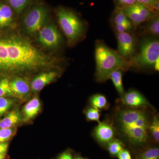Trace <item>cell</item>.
<instances>
[{
	"label": "cell",
	"mask_w": 159,
	"mask_h": 159,
	"mask_svg": "<svg viewBox=\"0 0 159 159\" xmlns=\"http://www.w3.org/2000/svg\"><path fill=\"white\" fill-rule=\"evenodd\" d=\"M56 60L22 36L0 39V71L16 74L37 70L53 65Z\"/></svg>",
	"instance_id": "6da1fadb"
},
{
	"label": "cell",
	"mask_w": 159,
	"mask_h": 159,
	"mask_svg": "<svg viewBox=\"0 0 159 159\" xmlns=\"http://www.w3.org/2000/svg\"><path fill=\"white\" fill-rule=\"evenodd\" d=\"M116 122L119 132L126 142L135 147L148 142L150 121L147 113L142 109H122L118 112Z\"/></svg>",
	"instance_id": "7a4b0ae2"
},
{
	"label": "cell",
	"mask_w": 159,
	"mask_h": 159,
	"mask_svg": "<svg viewBox=\"0 0 159 159\" xmlns=\"http://www.w3.org/2000/svg\"><path fill=\"white\" fill-rule=\"evenodd\" d=\"M95 77L97 82L107 81L111 72L115 70L121 69L125 72L131 68L129 61L121 57L116 50L109 48L100 40H98L95 43Z\"/></svg>",
	"instance_id": "3957f363"
},
{
	"label": "cell",
	"mask_w": 159,
	"mask_h": 159,
	"mask_svg": "<svg viewBox=\"0 0 159 159\" xmlns=\"http://www.w3.org/2000/svg\"><path fill=\"white\" fill-rule=\"evenodd\" d=\"M56 15L69 46H74L85 38L86 25L76 12L67 8L60 7L56 11Z\"/></svg>",
	"instance_id": "277c9868"
},
{
	"label": "cell",
	"mask_w": 159,
	"mask_h": 159,
	"mask_svg": "<svg viewBox=\"0 0 159 159\" xmlns=\"http://www.w3.org/2000/svg\"><path fill=\"white\" fill-rule=\"evenodd\" d=\"M139 50L129 61L132 67L145 69L153 67L159 59V41L154 37H146L139 42Z\"/></svg>",
	"instance_id": "5b68a950"
},
{
	"label": "cell",
	"mask_w": 159,
	"mask_h": 159,
	"mask_svg": "<svg viewBox=\"0 0 159 159\" xmlns=\"http://www.w3.org/2000/svg\"><path fill=\"white\" fill-rule=\"evenodd\" d=\"M48 10L43 6H37L30 9L23 20L24 27L30 34L38 33L45 25L48 17Z\"/></svg>",
	"instance_id": "8992f818"
},
{
	"label": "cell",
	"mask_w": 159,
	"mask_h": 159,
	"mask_svg": "<svg viewBox=\"0 0 159 159\" xmlns=\"http://www.w3.org/2000/svg\"><path fill=\"white\" fill-rule=\"evenodd\" d=\"M116 51L121 57L129 61L136 54L139 47L138 39L132 32L117 33Z\"/></svg>",
	"instance_id": "52a82bcc"
},
{
	"label": "cell",
	"mask_w": 159,
	"mask_h": 159,
	"mask_svg": "<svg viewBox=\"0 0 159 159\" xmlns=\"http://www.w3.org/2000/svg\"><path fill=\"white\" fill-rule=\"evenodd\" d=\"M38 40L47 48L56 49L62 43V37L56 26L52 24L45 25L38 32Z\"/></svg>",
	"instance_id": "ba28073f"
},
{
	"label": "cell",
	"mask_w": 159,
	"mask_h": 159,
	"mask_svg": "<svg viewBox=\"0 0 159 159\" xmlns=\"http://www.w3.org/2000/svg\"><path fill=\"white\" fill-rule=\"evenodd\" d=\"M122 10L132 23L135 30L142 24L151 19L156 14H159L138 3Z\"/></svg>",
	"instance_id": "9c48e42d"
},
{
	"label": "cell",
	"mask_w": 159,
	"mask_h": 159,
	"mask_svg": "<svg viewBox=\"0 0 159 159\" xmlns=\"http://www.w3.org/2000/svg\"><path fill=\"white\" fill-rule=\"evenodd\" d=\"M120 101L129 108L142 109L147 107H152L150 103L144 96L135 90H130L125 93L121 97Z\"/></svg>",
	"instance_id": "30bf717a"
},
{
	"label": "cell",
	"mask_w": 159,
	"mask_h": 159,
	"mask_svg": "<svg viewBox=\"0 0 159 159\" xmlns=\"http://www.w3.org/2000/svg\"><path fill=\"white\" fill-rule=\"evenodd\" d=\"M94 136L102 145H107L115 139V129L107 121L100 122L94 129Z\"/></svg>",
	"instance_id": "8fae6325"
},
{
	"label": "cell",
	"mask_w": 159,
	"mask_h": 159,
	"mask_svg": "<svg viewBox=\"0 0 159 159\" xmlns=\"http://www.w3.org/2000/svg\"><path fill=\"white\" fill-rule=\"evenodd\" d=\"M58 75L57 72L54 71L42 73L32 80L31 84V89L34 92L41 90L46 85L54 81Z\"/></svg>",
	"instance_id": "7c38bea8"
},
{
	"label": "cell",
	"mask_w": 159,
	"mask_h": 159,
	"mask_svg": "<svg viewBox=\"0 0 159 159\" xmlns=\"http://www.w3.org/2000/svg\"><path fill=\"white\" fill-rule=\"evenodd\" d=\"M138 32V35H150L157 37L159 34V14H156L151 19L146 22Z\"/></svg>",
	"instance_id": "4fadbf2b"
},
{
	"label": "cell",
	"mask_w": 159,
	"mask_h": 159,
	"mask_svg": "<svg viewBox=\"0 0 159 159\" xmlns=\"http://www.w3.org/2000/svg\"><path fill=\"white\" fill-rule=\"evenodd\" d=\"M9 85L13 95L26 96L30 91V87L28 81L21 77L15 78L9 82Z\"/></svg>",
	"instance_id": "5bb4252c"
},
{
	"label": "cell",
	"mask_w": 159,
	"mask_h": 159,
	"mask_svg": "<svg viewBox=\"0 0 159 159\" xmlns=\"http://www.w3.org/2000/svg\"><path fill=\"white\" fill-rule=\"evenodd\" d=\"M40 107V102L37 97H34L30 100L23 108L25 120L28 121L35 117L39 111Z\"/></svg>",
	"instance_id": "9a60e30c"
},
{
	"label": "cell",
	"mask_w": 159,
	"mask_h": 159,
	"mask_svg": "<svg viewBox=\"0 0 159 159\" xmlns=\"http://www.w3.org/2000/svg\"><path fill=\"white\" fill-rule=\"evenodd\" d=\"M13 20V14L10 6L0 4V28L9 27Z\"/></svg>",
	"instance_id": "2e32d148"
},
{
	"label": "cell",
	"mask_w": 159,
	"mask_h": 159,
	"mask_svg": "<svg viewBox=\"0 0 159 159\" xmlns=\"http://www.w3.org/2000/svg\"><path fill=\"white\" fill-rule=\"evenodd\" d=\"M124 72L121 69L115 70L111 72L109 78V79H111L112 81L115 88L121 97L125 93L123 84V73Z\"/></svg>",
	"instance_id": "e0dca14e"
},
{
	"label": "cell",
	"mask_w": 159,
	"mask_h": 159,
	"mask_svg": "<svg viewBox=\"0 0 159 159\" xmlns=\"http://www.w3.org/2000/svg\"><path fill=\"white\" fill-rule=\"evenodd\" d=\"M20 119V116L18 111H11L0 121V128H11L14 127L19 122Z\"/></svg>",
	"instance_id": "ac0fdd59"
},
{
	"label": "cell",
	"mask_w": 159,
	"mask_h": 159,
	"mask_svg": "<svg viewBox=\"0 0 159 159\" xmlns=\"http://www.w3.org/2000/svg\"><path fill=\"white\" fill-rule=\"evenodd\" d=\"M111 25H132V23L126 16L122 9L116 8L110 18Z\"/></svg>",
	"instance_id": "d6986e66"
},
{
	"label": "cell",
	"mask_w": 159,
	"mask_h": 159,
	"mask_svg": "<svg viewBox=\"0 0 159 159\" xmlns=\"http://www.w3.org/2000/svg\"><path fill=\"white\" fill-rule=\"evenodd\" d=\"M90 103L92 106L99 110H105L108 108V102L105 96L101 94L93 95L90 98Z\"/></svg>",
	"instance_id": "ffe728a7"
},
{
	"label": "cell",
	"mask_w": 159,
	"mask_h": 159,
	"mask_svg": "<svg viewBox=\"0 0 159 159\" xmlns=\"http://www.w3.org/2000/svg\"><path fill=\"white\" fill-rule=\"evenodd\" d=\"M137 159H159V149L157 147H150L139 153Z\"/></svg>",
	"instance_id": "44dd1931"
},
{
	"label": "cell",
	"mask_w": 159,
	"mask_h": 159,
	"mask_svg": "<svg viewBox=\"0 0 159 159\" xmlns=\"http://www.w3.org/2000/svg\"><path fill=\"white\" fill-rule=\"evenodd\" d=\"M10 7L17 14H20L30 3L31 0H7Z\"/></svg>",
	"instance_id": "7402d4cb"
},
{
	"label": "cell",
	"mask_w": 159,
	"mask_h": 159,
	"mask_svg": "<svg viewBox=\"0 0 159 159\" xmlns=\"http://www.w3.org/2000/svg\"><path fill=\"white\" fill-rule=\"evenodd\" d=\"M107 145L109 152L113 157L117 156V155L124 148V144L119 139H113Z\"/></svg>",
	"instance_id": "603a6c76"
},
{
	"label": "cell",
	"mask_w": 159,
	"mask_h": 159,
	"mask_svg": "<svg viewBox=\"0 0 159 159\" xmlns=\"http://www.w3.org/2000/svg\"><path fill=\"white\" fill-rule=\"evenodd\" d=\"M148 132L156 142L159 141V119L157 116H155L149 123Z\"/></svg>",
	"instance_id": "cb8c5ba5"
},
{
	"label": "cell",
	"mask_w": 159,
	"mask_h": 159,
	"mask_svg": "<svg viewBox=\"0 0 159 159\" xmlns=\"http://www.w3.org/2000/svg\"><path fill=\"white\" fill-rule=\"evenodd\" d=\"M86 118L89 121L100 122V117L101 116L100 110L95 108L92 106L88 107L84 111Z\"/></svg>",
	"instance_id": "d4e9b609"
},
{
	"label": "cell",
	"mask_w": 159,
	"mask_h": 159,
	"mask_svg": "<svg viewBox=\"0 0 159 159\" xmlns=\"http://www.w3.org/2000/svg\"><path fill=\"white\" fill-rule=\"evenodd\" d=\"M137 2L155 13L159 14V0H137Z\"/></svg>",
	"instance_id": "484cf974"
},
{
	"label": "cell",
	"mask_w": 159,
	"mask_h": 159,
	"mask_svg": "<svg viewBox=\"0 0 159 159\" xmlns=\"http://www.w3.org/2000/svg\"><path fill=\"white\" fill-rule=\"evenodd\" d=\"M9 82L7 78L0 80V97L13 95L10 89Z\"/></svg>",
	"instance_id": "4316f807"
},
{
	"label": "cell",
	"mask_w": 159,
	"mask_h": 159,
	"mask_svg": "<svg viewBox=\"0 0 159 159\" xmlns=\"http://www.w3.org/2000/svg\"><path fill=\"white\" fill-rule=\"evenodd\" d=\"M13 104V101L9 98L0 97V116L6 113Z\"/></svg>",
	"instance_id": "83f0119b"
},
{
	"label": "cell",
	"mask_w": 159,
	"mask_h": 159,
	"mask_svg": "<svg viewBox=\"0 0 159 159\" xmlns=\"http://www.w3.org/2000/svg\"><path fill=\"white\" fill-rule=\"evenodd\" d=\"M14 131L11 128L1 129H0V143L6 142L11 139L14 134Z\"/></svg>",
	"instance_id": "f1b7e54d"
},
{
	"label": "cell",
	"mask_w": 159,
	"mask_h": 159,
	"mask_svg": "<svg viewBox=\"0 0 159 159\" xmlns=\"http://www.w3.org/2000/svg\"><path fill=\"white\" fill-rule=\"evenodd\" d=\"M116 8L123 9L137 3V0H114Z\"/></svg>",
	"instance_id": "f546056e"
},
{
	"label": "cell",
	"mask_w": 159,
	"mask_h": 159,
	"mask_svg": "<svg viewBox=\"0 0 159 159\" xmlns=\"http://www.w3.org/2000/svg\"><path fill=\"white\" fill-rule=\"evenodd\" d=\"M118 159H132L130 152L127 149L123 148V149L116 156Z\"/></svg>",
	"instance_id": "4dcf8cb0"
},
{
	"label": "cell",
	"mask_w": 159,
	"mask_h": 159,
	"mask_svg": "<svg viewBox=\"0 0 159 159\" xmlns=\"http://www.w3.org/2000/svg\"><path fill=\"white\" fill-rule=\"evenodd\" d=\"M8 143L7 142L0 143V153L6 154L8 148Z\"/></svg>",
	"instance_id": "1f68e13d"
},
{
	"label": "cell",
	"mask_w": 159,
	"mask_h": 159,
	"mask_svg": "<svg viewBox=\"0 0 159 159\" xmlns=\"http://www.w3.org/2000/svg\"><path fill=\"white\" fill-rule=\"evenodd\" d=\"M58 159H73L72 154L70 152L66 151L63 152L58 157Z\"/></svg>",
	"instance_id": "d6a6232c"
},
{
	"label": "cell",
	"mask_w": 159,
	"mask_h": 159,
	"mask_svg": "<svg viewBox=\"0 0 159 159\" xmlns=\"http://www.w3.org/2000/svg\"><path fill=\"white\" fill-rule=\"evenodd\" d=\"M159 59H158L156 61L155 63L154 64L153 66V69H154L155 70L157 71H158L159 70Z\"/></svg>",
	"instance_id": "836d02e7"
},
{
	"label": "cell",
	"mask_w": 159,
	"mask_h": 159,
	"mask_svg": "<svg viewBox=\"0 0 159 159\" xmlns=\"http://www.w3.org/2000/svg\"><path fill=\"white\" fill-rule=\"evenodd\" d=\"M6 154L0 153V159H5Z\"/></svg>",
	"instance_id": "e575fe53"
},
{
	"label": "cell",
	"mask_w": 159,
	"mask_h": 159,
	"mask_svg": "<svg viewBox=\"0 0 159 159\" xmlns=\"http://www.w3.org/2000/svg\"><path fill=\"white\" fill-rule=\"evenodd\" d=\"M74 159H85L84 158L81 157H78Z\"/></svg>",
	"instance_id": "d590c367"
}]
</instances>
